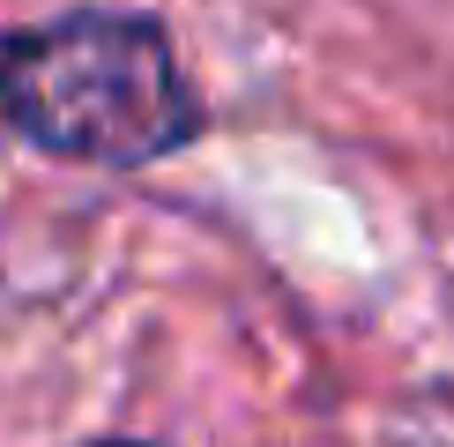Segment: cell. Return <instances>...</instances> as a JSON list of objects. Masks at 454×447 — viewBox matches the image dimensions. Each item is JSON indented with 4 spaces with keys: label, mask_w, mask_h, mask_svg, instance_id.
Instances as JSON below:
<instances>
[{
    "label": "cell",
    "mask_w": 454,
    "mask_h": 447,
    "mask_svg": "<svg viewBox=\"0 0 454 447\" xmlns=\"http://www.w3.org/2000/svg\"><path fill=\"white\" fill-rule=\"evenodd\" d=\"M0 120L82 164H149L194 135V98L157 23L60 15L0 45Z\"/></svg>",
    "instance_id": "obj_1"
},
{
    "label": "cell",
    "mask_w": 454,
    "mask_h": 447,
    "mask_svg": "<svg viewBox=\"0 0 454 447\" xmlns=\"http://www.w3.org/2000/svg\"><path fill=\"white\" fill-rule=\"evenodd\" d=\"M98 447H149V440H98Z\"/></svg>",
    "instance_id": "obj_2"
}]
</instances>
